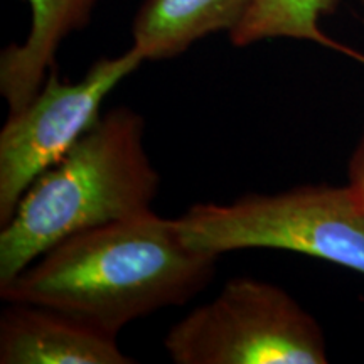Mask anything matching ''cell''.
<instances>
[{"instance_id": "cell-1", "label": "cell", "mask_w": 364, "mask_h": 364, "mask_svg": "<svg viewBox=\"0 0 364 364\" xmlns=\"http://www.w3.org/2000/svg\"><path fill=\"white\" fill-rule=\"evenodd\" d=\"M218 258L186 245L176 220L152 209L68 236L0 287V295L118 336L136 318L201 294L215 279Z\"/></svg>"}, {"instance_id": "cell-2", "label": "cell", "mask_w": 364, "mask_h": 364, "mask_svg": "<svg viewBox=\"0 0 364 364\" xmlns=\"http://www.w3.org/2000/svg\"><path fill=\"white\" fill-rule=\"evenodd\" d=\"M159 188L144 117L112 108L29 186L0 226V287L68 236L152 211Z\"/></svg>"}, {"instance_id": "cell-3", "label": "cell", "mask_w": 364, "mask_h": 364, "mask_svg": "<svg viewBox=\"0 0 364 364\" xmlns=\"http://www.w3.org/2000/svg\"><path fill=\"white\" fill-rule=\"evenodd\" d=\"M176 225L186 245L204 253L285 250L364 275V206L349 186H299L226 204L201 203Z\"/></svg>"}, {"instance_id": "cell-4", "label": "cell", "mask_w": 364, "mask_h": 364, "mask_svg": "<svg viewBox=\"0 0 364 364\" xmlns=\"http://www.w3.org/2000/svg\"><path fill=\"white\" fill-rule=\"evenodd\" d=\"M176 364H324L318 322L287 290L255 277H235L204 306L167 332Z\"/></svg>"}, {"instance_id": "cell-5", "label": "cell", "mask_w": 364, "mask_h": 364, "mask_svg": "<svg viewBox=\"0 0 364 364\" xmlns=\"http://www.w3.org/2000/svg\"><path fill=\"white\" fill-rule=\"evenodd\" d=\"M144 61L132 46L120 56L97 59L76 83L53 70L24 107L9 112L0 130V226L29 186L97 124L105 98Z\"/></svg>"}, {"instance_id": "cell-6", "label": "cell", "mask_w": 364, "mask_h": 364, "mask_svg": "<svg viewBox=\"0 0 364 364\" xmlns=\"http://www.w3.org/2000/svg\"><path fill=\"white\" fill-rule=\"evenodd\" d=\"M118 336L36 304L7 302L0 316L2 364H132Z\"/></svg>"}, {"instance_id": "cell-7", "label": "cell", "mask_w": 364, "mask_h": 364, "mask_svg": "<svg viewBox=\"0 0 364 364\" xmlns=\"http://www.w3.org/2000/svg\"><path fill=\"white\" fill-rule=\"evenodd\" d=\"M31 29L22 44L0 53V93L9 112L29 102L54 70L58 49L73 33L90 24L98 0H26Z\"/></svg>"}, {"instance_id": "cell-8", "label": "cell", "mask_w": 364, "mask_h": 364, "mask_svg": "<svg viewBox=\"0 0 364 364\" xmlns=\"http://www.w3.org/2000/svg\"><path fill=\"white\" fill-rule=\"evenodd\" d=\"M255 0H145L132 24V46L145 61L186 53L196 41L226 31L247 16Z\"/></svg>"}, {"instance_id": "cell-9", "label": "cell", "mask_w": 364, "mask_h": 364, "mask_svg": "<svg viewBox=\"0 0 364 364\" xmlns=\"http://www.w3.org/2000/svg\"><path fill=\"white\" fill-rule=\"evenodd\" d=\"M338 6L339 0H255L247 16L230 33L231 44L245 48L277 38L314 41L364 63L361 54L334 43L321 31L322 17L334 12Z\"/></svg>"}, {"instance_id": "cell-10", "label": "cell", "mask_w": 364, "mask_h": 364, "mask_svg": "<svg viewBox=\"0 0 364 364\" xmlns=\"http://www.w3.org/2000/svg\"><path fill=\"white\" fill-rule=\"evenodd\" d=\"M349 188L356 194L359 203L364 206V132L361 140H359L356 150L353 152L351 161H349Z\"/></svg>"}]
</instances>
